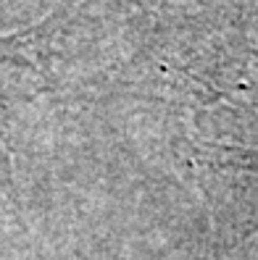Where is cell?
<instances>
[{
	"label": "cell",
	"instance_id": "cell-1",
	"mask_svg": "<svg viewBox=\"0 0 258 260\" xmlns=\"http://www.w3.org/2000/svg\"><path fill=\"white\" fill-rule=\"evenodd\" d=\"M242 232L258 226V152H242Z\"/></svg>",
	"mask_w": 258,
	"mask_h": 260
}]
</instances>
